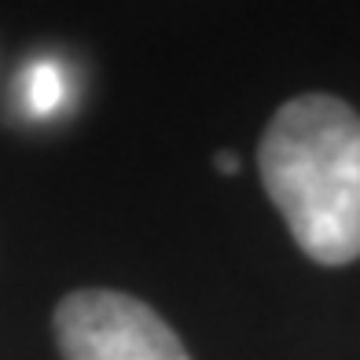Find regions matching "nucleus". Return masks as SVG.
<instances>
[{"mask_svg":"<svg viewBox=\"0 0 360 360\" xmlns=\"http://www.w3.org/2000/svg\"><path fill=\"white\" fill-rule=\"evenodd\" d=\"M214 166H217L221 173H239V158H236L232 151H221V155L214 158Z\"/></svg>","mask_w":360,"mask_h":360,"instance_id":"nucleus-4","label":"nucleus"},{"mask_svg":"<svg viewBox=\"0 0 360 360\" xmlns=\"http://www.w3.org/2000/svg\"><path fill=\"white\" fill-rule=\"evenodd\" d=\"M261 180L298 247L320 265L360 257V118L335 96L283 103L261 140Z\"/></svg>","mask_w":360,"mask_h":360,"instance_id":"nucleus-1","label":"nucleus"},{"mask_svg":"<svg viewBox=\"0 0 360 360\" xmlns=\"http://www.w3.org/2000/svg\"><path fill=\"white\" fill-rule=\"evenodd\" d=\"M19 92H22L26 114L48 118V114H56L63 103H67V74H63V67L56 59H37L22 70Z\"/></svg>","mask_w":360,"mask_h":360,"instance_id":"nucleus-3","label":"nucleus"},{"mask_svg":"<svg viewBox=\"0 0 360 360\" xmlns=\"http://www.w3.org/2000/svg\"><path fill=\"white\" fill-rule=\"evenodd\" d=\"M67 360H191L151 305L122 290H77L56 309Z\"/></svg>","mask_w":360,"mask_h":360,"instance_id":"nucleus-2","label":"nucleus"}]
</instances>
